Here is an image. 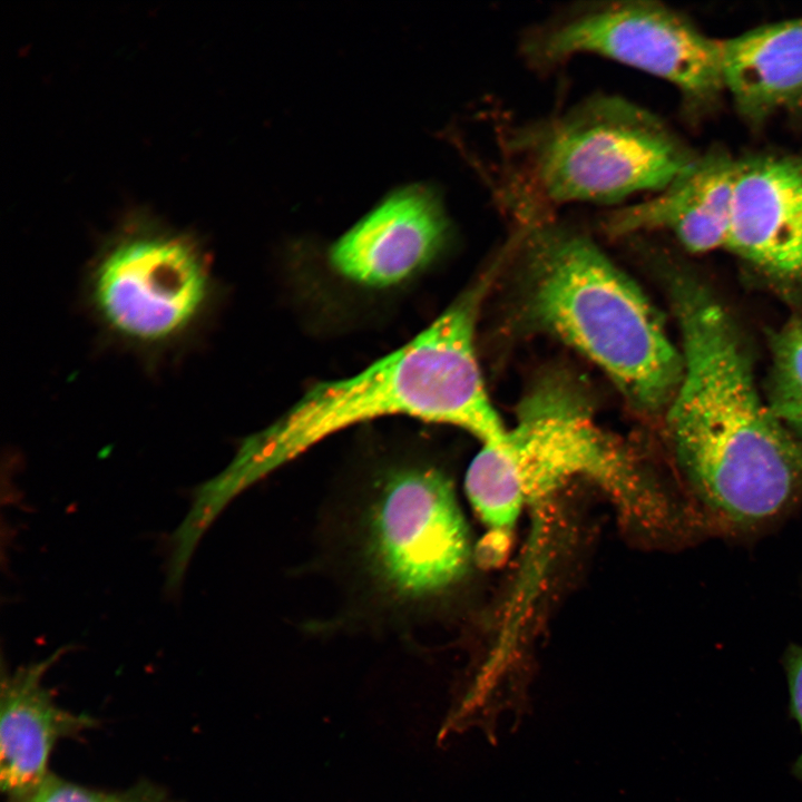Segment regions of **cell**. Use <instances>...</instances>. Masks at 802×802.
Masks as SVG:
<instances>
[{
  "mask_svg": "<svg viewBox=\"0 0 802 802\" xmlns=\"http://www.w3.org/2000/svg\"><path fill=\"white\" fill-rule=\"evenodd\" d=\"M683 378L667 431L710 531H754L802 502V442L772 412L730 314L700 282L673 283Z\"/></svg>",
  "mask_w": 802,
  "mask_h": 802,
  "instance_id": "6da1fadb",
  "label": "cell"
},
{
  "mask_svg": "<svg viewBox=\"0 0 802 802\" xmlns=\"http://www.w3.org/2000/svg\"><path fill=\"white\" fill-rule=\"evenodd\" d=\"M490 275L461 294L415 338L362 372L312 387L267 428L246 438L223 470L241 492L325 437L353 424L407 415L454 426L482 444L506 428L492 407L475 351Z\"/></svg>",
  "mask_w": 802,
  "mask_h": 802,
  "instance_id": "7a4b0ae2",
  "label": "cell"
},
{
  "mask_svg": "<svg viewBox=\"0 0 802 802\" xmlns=\"http://www.w3.org/2000/svg\"><path fill=\"white\" fill-rule=\"evenodd\" d=\"M512 241L525 261L531 321L598 365L635 410L667 409L683 358L642 291L554 215L517 223Z\"/></svg>",
  "mask_w": 802,
  "mask_h": 802,
  "instance_id": "3957f363",
  "label": "cell"
},
{
  "mask_svg": "<svg viewBox=\"0 0 802 802\" xmlns=\"http://www.w3.org/2000/svg\"><path fill=\"white\" fill-rule=\"evenodd\" d=\"M500 147L498 198L516 221L575 202L613 204L655 194L696 156L658 116L610 94L509 126Z\"/></svg>",
  "mask_w": 802,
  "mask_h": 802,
  "instance_id": "277c9868",
  "label": "cell"
},
{
  "mask_svg": "<svg viewBox=\"0 0 802 802\" xmlns=\"http://www.w3.org/2000/svg\"><path fill=\"white\" fill-rule=\"evenodd\" d=\"M216 288L209 256L194 234L134 211L92 257L84 297L110 340L153 359L204 330Z\"/></svg>",
  "mask_w": 802,
  "mask_h": 802,
  "instance_id": "5b68a950",
  "label": "cell"
},
{
  "mask_svg": "<svg viewBox=\"0 0 802 802\" xmlns=\"http://www.w3.org/2000/svg\"><path fill=\"white\" fill-rule=\"evenodd\" d=\"M483 447L519 486L525 502H540L583 477L654 538H678L691 524L689 502L676 499L598 428L569 384H540L521 402L517 422L502 440Z\"/></svg>",
  "mask_w": 802,
  "mask_h": 802,
  "instance_id": "8992f818",
  "label": "cell"
},
{
  "mask_svg": "<svg viewBox=\"0 0 802 802\" xmlns=\"http://www.w3.org/2000/svg\"><path fill=\"white\" fill-rule=\"evenodd\" d=\"M527 67L545 74L595 55L665 80L685 109L704 110L724 91L721 39L657 1H583L527 27L518 41Z\"/></svg>",
  "mask_w": 802,
  "mask_h": 802,
  "instance_id": "52a82bcc",
  "label": "cell"
},
{
  "mask_svg": "<svg viewBox=\"0 0 802 802\" xmlns=\"http://www.w3.org/2000/svg\"><path fill=\"white\" fill-rule=\"evenodd\" d=\"M381 481L363 522L369 570L393 597L424 600L467 571L464 518L451 482L437 469L400 468Z\"/></svg>",
  "mask_w": 802,
  "mask_h": 802,
  "instance_id": "ba28073f",
  "label": "cell"
},
{
  "mask_svg": "<svg viewBox=\"0 0 802 802\" xmlns=\"http://www.w3.org/2000/svg\"><path fill=\"white\" fill-rule=\"evenodd\" d=\"M725 248L776 283L802 287V154L737 159Z\"/></svg>",
  "mask_w": 802,
  "mask_h": 802,
  "instance_id": "9c48e42d",
  "label": "cell"
},
{
  "mask_svg": "<svg viewBox=\"0 0 802 802\" xmlns=\"http://www.w3.org/2000/svg\"><path fill=\"white\" fill-rule=\"evenodd\" d=\"M449 221L440 197L412 186L387 197L330 251L333 268L355 283L385 287L429 264L443 248Z\"/></svg>",
  "mask_w": 802,
  "mask_h": 802,
  "instance_id": "30bf717a",
  "label": "cell"
},
{
  "mask_svg": "<svg viewBox=\"0 0 802 802\" xmlns=\"http://www.w3.org/2000/svg\"><path fill=\"white\" fill-rule=\"evenodd\" d=\"M736 165L722 149L696 155L662 190L603 215L600 227L614 238L667 232L695 254L725 248Z\"/></svg>",
  "mask_w": 802,
  "mask_h": 802,
  "instance_id": "8fae6325",
  "label": "cell"
},
{
  "mask_svg": "<svg viewBox=\"0 0 802 802\" xmlns=\"http://www.w3.org/2000/svg\"><path fill=\"white\" fill-rule=\"evenodd\" d=\"M18 668L2 677L0 718V785L8 801L35 790L49 775L55 745L97 725L87 714L58 706L42 678L61 655Z\"/></svg>",
  "mask_w": 802,
  "mask_h": 802,
  "instance_id": "7c38bea8",
  "label": "cell"
},
{
  "mask_svg": "<svg viewBox=\"0 0 802 802\" xmlns=\"http://www.w3.org/2000/svg\"><path fill=\"white\" fill-rule=\"evenodd\" d=\"M722 77L739 114L762 124L802 107V17L722 39Z\"/></svg>",
  "mask_w": 802,
  "mask_h": 802,
  "instance_id": "4fadbf2b",
  "label": "cell"
},
{
  "mask_svg": "<svg viewBox=\"0 0 802 802\" xmlns=\"http://www.w3.org/2000/svg\"><path fill=\"white\" fill-rule=\"evenodd\" d=\"M767 404L775 417L802 438V319L792 316L771 341Z\"/></svg>",
  "mask_w": 802,
  "mask_h": 802,
  "instance_id": "5bb4252c",
  "label": "cell"
},
{
  "mask_svg": "<svg viewBox=\"0 0 802 802\" xmlns=\"http://www.w3.org/2000/svg\"><path fill=\"white\" fill-rule=\"evenodd\" d=\"M8 802H178L163 788L140 782L125 791L108 792L49 775L25 796Z\"/></svg>",
  "mask_w": 802,
  "mask_h": 802,
  "instance_id": "9a60e30c",
  "label": "cell"
},
{
  "mask_svg": "<svg viewBox=\"0 0 802 802\" xmlns=\"http://www.w3.org/2000/svg\"><path fill=\"white\" fill-rule=\"evenodd\" d=\"M784 667L789 683L790 711L802 733V646L792 645L786 651ZM793 774L802 782V752L793 764Z\"/></svg>",
  "mask_w": 802,
  "mask_h": 802,
  "instance_id": "2e32d148",
  "label": "cell"
}]
</instances>
